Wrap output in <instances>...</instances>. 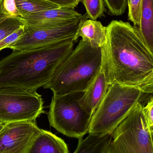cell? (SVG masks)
<instances>
[{
	"mask_svg": "<svg viewBox=\"0 0 153 153\" xmlns=\"http://www.w3.org/2000/svg\"><path fill=\"white\" fill-rule=\"evenodd\" d=\"M104 62L110 85L113 82L153 92V53L136 27L113 20L107 26Z\"/></svg>",
	"mask_w": 153,
	"mask_h": 153,
	"instance_id": "obj_1",
	"label": "cell"
},
{
	"mask_svg": "<svg viewBox=\"0 0 153 153\" xmlns=\"http://www.w3.org/2000/svg\"><path fill=\"white\" fill-rule=\"evenodd\" d=\"M75 42L68 40L24 51H13L0 61V87L13 86L37 91L51 78L71 53Z\"/></svg>",
	"mask_w": 153,
	"mask_h": 153,
	"instance_id": "obj_2",
	"label": "cell"
},
{
	"mask_svg": "<svg viewBox=\"0 0 153 153\" xmlns=\"http://www.w3.org/2000/svg\"><path fill=\"white\" fill-rule=\"evenodd\" d=\"M104 47L94 48L81 39L57 66L44 88L50 89L55 96L85 91L102 66Z\"/></svg>",
	"mask_w": 153,
	"mask_h": 153,
	"instance_id": "obj_3",
	"label": "cell"
},
{
	"mask_svg": "<svg viewBox=\"0 0 153 153\" xmlns=\"http://www.w3.org/2000/svg\"><path fill=\"white\" fill-rule=\"evenodd\" d=\"M146 95L139 88L113 82L92 117L88 133L112 134Z\"/></svg>",
	"mask_w": 153,
	"mask_h": 153,
	"instance_id": "obj_4",
	"label": "cell"
},
{
	"mask_svg": "<svg viewBox=\"0 0 153 153\" xmlns=\"http://www.w3.org/2000/svg\"><path fill=\"white\" fill-rule=\"evenodd\" d=\"M138 103L116 128L106 153H153V129L148 126Z\"/></svg>",
	"mask_w": 153,
	"mask_h": 153,
	"instance_id": "obj_5",
	"label": "cell"
},
{
	"mask_svg": "<svg viewBox=\"0 0 153 153\" xmlns=\"http://www.w3.org/2000/svg\"><path fill=\"white\" fill-rule=\"evenodd\" d=\"M84 92L53 95L48 112L50 126L69 137L82 139L89 132L92 116L79 105Z\"/></svg>",
	"mask_w": 153,
	"mask_h": 153,
	"instance_id": "obj_6",
	"label": "cell"
},
{
	"mask_svg": "<svg viewBox=\"0 0 153 153\" xmlns=\"http://www.w3.org/2000/svg\"><path fill=\"white\" fill-rule=\"evenodd\" d=\"M41 95L37 91L13 86L0 87V122L36 121L45 112Z\"/></svg>",
	"mask_w": 153,
	"mask_h": 153,
	"instance_id": "obj_7",
	"label": "cell"
},
{
	"mask_svg": "<svg viewBox=\"0 0 153 153\" xmlns=\"http://www.w3.org/2000/svg\"><path fill=\"white\" fill-rule=\"evenodd\" d=\"M88 19L86 13L72 23L46 29H30L24 26V32L21 36L8 48L13 51H24L68 40L74 41L79 27L84 21Z\"/></svg>",
	"mask_w": 153,
	"mask_h": 153,
	"instance_id": "obj_8",
	"label": "cell"
},
{
	"mask_svg": "<svg viewBox=\"0 0 153 153\" xmlns=\"http://www.w3.org/2000/svg\"><path fill=\"white\" fill-rule=\"evenodd\" d=\"M82 14L71 7H60L21 17L25 27L32 30L62 27L79 19Z\"/></svg>",
	"mask_w": 153,
	"mask_h": 153,
	"instance_id": "obj_9",
	"label": "cell"
},
{
	"mask_svg": "<svg viewBox=\"0 0 153 153\" xmlns=\"http://www.w3.org/2000/svg\"><path fill=\"white\" fill-rule=\"evenodd\" d=\"M41 129L36 121L6 123L0 131V153L28 144Z\"/></svg>",
	"mask_w": 153,
	"mask_h": 153,
	"instance_id": "obj_10",
	"label": "cell"
},
{
	"mask_svg": "<svg viewBox=\"0 0 153 153\" xmlns=\"http://www.w3.org/2000/svg\"><path fill=\"white\" fill-rule=\"evenodd\" d=\"M110 85L104 57L99 72L79 99V105L93 116L102 101Z\"/></svg>",
	"mask_w": 153,
	"mask_h": 153,
	"instance_id": "obj_11",
	"label": "cell"
},
{
	"mask_svg": "<svg viewBox=\"0 0 153 153\" xmlns=\"http://www.w3.org/2000/svg\"><path fill=\"white\" fill-rule=\"evenodd\" d=\"M26 153H69V151L62 138L42 129L31 141Z\"/></svg>",
	"mask_w": 153,
	"mask_h": 153,
	"instance_id": "obj_12",
	"label": "cell"
},
{
	"mask_svg": "<svg viewBox=\"0 0 153 153\" xmlns=\"http://www.w3.org/2000/svg\"><path fill=\"white\" fill-rule=\"evenodd\" d=\"M80 37L94 48H103L107 40V28L100 22L87 19L79 27L74 39L75 42Z\"/></svg>",
	"mask_w": 153,
	"mask_h": 153,
	"instance_id": "obj_13",
	"label": "cell"
},
{
	"mask_svg": "<svg viewBox=\"0 0 153 153\" xmlns=\"http://www.w3.org/2000/svg\"><path fill=\"white\" fill-rule=\"evenodd\" d=\"M153 0H143L140 11V19L136 26L141 37L153 53ZM136 27V26H135Z\"/></svg>",
	"mask_w": 153,
	"mask_h": 153,
	"instance_id": "obj_14",
	"label": "cell"
},
{
	"mask_svg": "<svg viewBox=\"0 0 153 153\" xmlns=\"http://www.w3.org/2000/svg\"><path fill=\"white\" fill-rule=\"evenodd\" d=\"M112 138V134H89L85 139H79L74 153H106Z\"/></svg>",
	"mask_w": 153,
	"mask_h": 153,
	"instance_id": "obj_15",
	"label": "cell"
},
{
	"mask_svg": "<svg viewBox=\"0 0 153 153\" xmlns=\"http://www.w3.org/2000/svg\"><path fill=\"white\" fill-rule=\"evenodd\" d=\"M19 17L50 9L59 8L55 4L46 0H15Z\"/></svg>",
	"mask_w": 153,
	"mask_h": 153,
	"instance_id": "obj_16",
	"label": "cell"
},
{
	"mask_svg": "<svg viewBox=\"0 0 153 153\" xmlns=\"http://www.w3.org/2000/svg\"><path fill=\"white\" fill-rule=\"evenodd\" d=\"M25 26L21 17H10L0 22V41Z\"/></svg>",
	"mask_w": 153,
	"mask_h": 153,
	"instance_id": "obj_17",
	"label": "cell"
},
{
	"mask_svg": "<svg viewBox=\"0 0 153 153\" xmlns=\"http://www.w3.org/2000/svg\"><path fill=\"white\" fill-rule=\"evenodd\" d=\"M88 18L93 20L104 16L106 10L104 0H81Z\"/></svg>",
	"mask_w": 153,
	"mask_h": 153,
	"instance_id": "obj_18",
	"label": "cell"
},
{
	"mask_svg": "<svg viewBox=\"0 0 153 153\" xmlns=\"http://www.w3.org/2000/svg\"><path fill=\"white\" fill-rule=\"evenodd\" d=\"M108 10L109 14L119 16L125 12L128 5V0H104Z\"/></svg>",
	"mask_w": 153,
	"mask_h": 153,
	"instance_id": "obj_19",
	"label": "cell"
},
{
	"mask_svg": "<svg viewBox=\"0 0 153 153\" xmlns=\"http://www.w3.org/2000/svg\"><path fill=\"white\" fill-rule=\"evenodd\" d=\"M143 0H128V19L137 26L140 19V11Z\"/></svg>",
	"mask_w": 153,
	"mask_h": 153,
	"instance_id": "obj_20",
	"label": "cell"
},
{
	"mask_svg": "<svg viewBox=\"0 0 153 153\" xmlns=\"http://www.w3.org/2000/svg\"><path fill=\"white\" fill-rule=\"evenodd\" d=\"M24 26L0 41V51L15 43L24 32Z\"/></svg>",
	"mask_w": 153,
	"mask_h": 153,
	"instance_id": "obj_21",
	"label": "cell"
},
{
	"mask_svg": "<svg viewBox=\"0 0 153 153\" xmlns=\"http://www.w3.org/2000/svg\"><path fill=\"white\" fill-rule=\"evenodd\" d=\"M143 112L148 126L153 129V97L148 100L146 106H143Z\"/></svg>",
	"mask_w": 153,
	"mask_h": 153,
	"instance_id": "obj_22",
	"label": "cell"
},
{
	"mask_svg": "<svg viewBox=\"0 0 153 153\" xmlns=\"http://www.w3.org/2000/svg\"><path fill=\"white\" fill-rule=\"evenodd\" d=\"M3 6L5 12L11 17H19L15 0H3Z\"/></svg>",
	"mask_w": 153,
	"mask_h": 153,
	"instance_id": "obj_23",
	"label": "cell"
},
{
	"mask_svg": "<svg viewBox=\"0 0 153 153\" xmlns=\"http://www.w3.org/2000/svg\"><path fill=\"white\" fill-rule=\"evenodd\" d=\"M55 4L60 7H71L75 8L81 0H46Z\"/></svg>",
	"mask_w": 153,
	"mask_h": 153,
	"instance_id": "obj_24",
	"label": "cell"
},
{
	"mask_svg": "<svg viewBox=\"0 0 153 153\" xmlns=\"http://www.w3.org/2000/svg\"><path fill=\"white\" fill-rule=\"evenodd\" d=\"M3 0H0V22L7 18L11 17L4 11L3 6Z\"/></svg>",
	"mask_w": 153,
	"mask_h": 153,
	"instance_id": "obj_25",
	"label": "cell"
},
{
	"mask_svg": "<svg viewBox=\"0 0 153 153\" xmlns=\"http://www.w3.org/2000/svg\"><path fill=\"white\" fill-rule=\"evenodd\" d=\"M31 142L30 143H29L27 145L24 146L17 148V149H14V150L8 151V152H5L3 153H26Z\"/></svg>",
	"mask_w": 153,
	"mask_h": 153,
	"instance_id": "obj_26",
	"label": "cell"
},
{
	"mask_svg": "<svg viewBox=\"0 0 153 153\" xmlns=\"http://www.w3.org/2000/svg\"><path fill=\"white\" fill-rule=\"evenodd\" d=\"M5 124H4V123H1V122H0V131L3 128Z\"/></svg>",
	"mask_w": 153,
	"mask_h": 153,
	"instance_id": "obj_27",
	"label": "cell"
}]
</instances>
